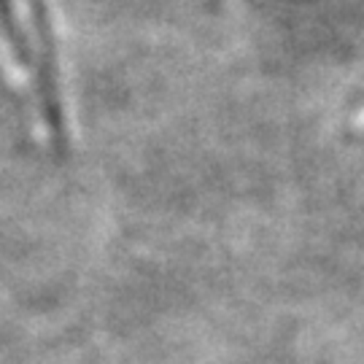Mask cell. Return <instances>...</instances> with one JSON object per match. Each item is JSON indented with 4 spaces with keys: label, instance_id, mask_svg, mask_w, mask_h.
<instances>
[{
    "label": "cell",
    "instance_id": "obj_1",
    "mask_svg": "<svg viewBox=\"0 0 364 364\" xmlns=\"http://www.w3.org/2000/svg\"><path fill=\"white\" fill-rule=\"evenodd\" d=\"M0 70L9 81V87L25 95L27 97V111H30V119H33V132L41 144H46V124H43V117H41L38 100H36V92H33V81H30V73L25 70V65L19 63V57L14 52L11 41L6 36V30L0 25Z\"/></svg>",
    "mask_w": 364,
    "mask_h": 364
},
{
    "label": "cell",
    "instance_id": "obj_2",
    "mask_svg": "<svg viewBox=\"0 0 364 364\" xmlns=\"http://www.w3.org/2000/svg\"><path fill=\"white\" fill-rule=\"evenodd\" d=\"M353 130L356 132H364V108L353 117Z\"/></svg>",
    "mask_w": 364,
    "mask_h": 364
}]
</instances>
